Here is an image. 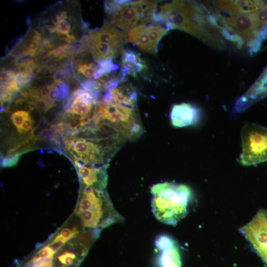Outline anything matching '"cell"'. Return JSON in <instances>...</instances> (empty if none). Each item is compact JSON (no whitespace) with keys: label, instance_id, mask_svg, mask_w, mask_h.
I'll return each instance as SVG.
<instances>
[{"label":"cell","instance_id":"cell-1","mask_svg":"<svg viewBox=\"0 0 267 267\" xmlns=\"http://www.w3.org/2000/svg\"><path fill=\"white\" fill-rule=\"evenodd\" d=\"M158 12L170 29L182 30L215 47L224 46L216 21L197 2L173 0L161 5Z\"/></svg>","mask_w":267,"mask_h":267},{"label":"cell","instance_id":"cell-2","mask_svg":"<svg viewBox=\"0 0 267 267\" xmlns=\"http://www.w3.org/2000/svg\"><path fill=\"white\" fill-rule=\"evenodd\" d=\"M153 215L159 221L176 225L187 213L192 192L188 186L173 182L154 184L151 188Z\"/></svg>","mask_w":267,"mask_h":267},{"label":"cell","instance_id":"cell-3","mask_svg":"<svg viewBox=\"0 0 267 267\" xmlns=\"http://www.w3.org/2000/svg\"><path fill=\"white\" fill-rule=\"evenodd\" d=\"M97 104L98 122L105 120L111 123L123 132L128 139H135L143 132L136 109L117 103L113 100L102 99Z\"/></svg>","mask_w":267,"mask_h":267},{"label":"cell","instance_id":"cell-4","mask_svg":"<svg viewBox=\"0 0 267 267\" xmlns=\"http://www.w3.org/2000/svg\"><path fill=\"white\" fill-rule=\"evenodd\" d=\"M157 2L147 0H125L117 12L111 15L108 22L127 33L133 27L154 22Z\"/></svg>","mask_w":267,"mask_h":267},{"label":"cell","instance_id":"cell-5","mask_svg":"<svg viewBox=\"0 0 267 267\" xmlns=\"http://www.w3.org/2000/svg\"><path fill=\"white\" fill-rule=\"evenodd\" d=\"M241 138V164L250 166L267 161V128L246 123L242 128Z\"/></svg>","mask_w":267,"mask_h":267},{"label":"cell","instance_id":"cell-6","mask_svg":"<svg viewBox=\"0 0 267 267\" xmlns=\"http://www.w3.org/2000/svg\"><path fill=\"white\" fill-rule=\"evenodd\" d=\"M219 21L225 27V30L232 33L233 41L256 43L262 33L257 25L254 13L229 15L219 17Z\"/></svg>","mask_w":267,"mask_h":267},{"label":"cell","instance_id":"cell-7","mask_svg":"<svg viewBox=\"0 0 267 267\" xmlns=\"http://www.w3.org/2000/svg\"><path fill=\"white\" fill-rule=\"evenodd\" d=\"M239 230L267 267V210H259L252 220Z\"/></svg>","mask_w":267,"mask_h":267},{"label":"cell","instance_id":"cell-8","mask_svg":"<svg viewBox=\"0 0 267 267\" xmlns=\"http://www.w3.org/2000/svg\"><path fill=\"white\" fill-rule=\"evenodd\" d=\"M92 42L108 44L122 51L123 45L128 41V33L116 27L107 21L98 30L92 31L89 34Z\"/></svg>","mask_w":267,"mask_h":267},{"label":"cell","instance_id":"cell-9","mask_svg":"<svg viewBox=\"0 0 267 267\" xmlns=\"http://www.w3.org/2000/svg\"><path fill=\"white\" fill-rule=\"evenodd\" d=\"M170 117L174 127L182 128L197 124L201 117V112L193 105L182 103L173 106Z\"/></svg>","mask_w":267,"mask_h":267},{"label":"cell","instance_id":"cell-10","mask_svg":"<svg viewBox=\"0 0 267 267\" xmlns=\"http://www.w3.org/2000/svg\"><path fill=\"white\" fill-rule=\"evenodd\" d=\"M216 11L227 12L229 15L248 14L254 12L265 4L262 0H218L213 2Z\"/></svg>","mask_w":267,"mask_h":267},{"label":"cell","instance_id":"cell-11","mask_svg":"<svg viewBox=\"0 0 267 267\" xmlns=\"http://www.w3.org/2000/svg\"><path fill=\"white\" fill-rule=\"evenodd\" d=\"M146 68L145 61L140 58L139 54L132 50L123 51L120 71L123 81L125 80L126 76L136 77L137 73L141 72Z\"/></svg>","mask_w":267,"mask_h":267},{"label":"cell","instance_id":"cell-12","mask_svg":"<svg viewBox=\"0 0 267 267\" xmlns=\"http://www.w3.org/2000/svg\"><path fill=\"white\" fill-rule=\"evenodd\" d=\"M128 41L144 52L152 54L157 52V49L150 41L146 24H139L132 28L128 32Z\"/></svg>","mask_w":267,"mask_h":267},{"label":"cell","instance_id":"cell-13","mask_svg":"<svg viewBox=\"0 0 267 267\" xmlns=\"http://www.w3.org/2000/svg\"><path fill=\"white\" fill-rule=\"evenodd\" d=\"M108 91L116 103L136 109L137 92L132 86L118 85Z\"/></svg>","mask_w":267,"mask_h":267},{"label":"cell","instance_id":"cell-14","mask_svg":"<svg viewBox=\"0 0 267 267\" xmlns=\"http://www.w3.org/2000/svg\"><path fill=\"white\" fill-rule=\"evenodd\" d=\"M90 52L97 62L101 60L113 59L119 53L123 52L107 43L92 42L90 40Z\"/></svg>","mask_w":267,"mask_h":267},{"label":"cell","instance_id":"cell-15","mask_svg":"<svg viewBox=\"0 0 267 267\" xmlns=\"http://www.w3.org/2000/svg\"><path fill=\"white\" fill-rule=\"evenodd\" d=\"M267 96V67L247 92L243 98L250 102Z\"/></svg>","mask_w":267,"mask_h":267},{"label":"cell","instance_id":"cell-16","mask_svg":"<svg viewBox=\"0 0 267 267\" xmlns=\"http://www.w3.org/2000/svg\"><path fill=\"white\" fill-rule=\"evenodd\" d=\"M158 258L159 267H181V261L177 244L161 251Z\"/></svg>","mask_w":267,"mask_h":267},{"label":"cell","instance_id":"cell-17","mask_svg":"<svg viewBox=\"0 0 267 267\" xmlns=\"http://www.w3.org/2000/svg\"><path fill=\"white\" fill-rule=\"evenodd\" d=\"M83 260L74 252L65 250L58 254L56 258H53L52 267H58L61 265L66 267H77Z\"/></svg>","mask_w":267,"mask_h":267},{"label":"cell","instance_id":"cell-18","mask_svg":"<svg viewBox=\"0 0 267 267\" xmlns=\"http://www.w3.org/2000/svg\"><path fill=\"white\" fill-rule=\"evenodd\" d=\"M75 67L78 72L88 78L93 77L95 72L98 69L97 64L93 62L78 63Z\"/></svg>","mask_w":267,"mask_h":267},{"label":"cell","instance_id":"cell-19","mask_svg":"<svg viewBox=\"0 0 267 267\" xmlns=\"http://www.w3.org/2000/svg\"><path fill=\"white\" fill-rule=\"evenodd\" d=\"M70 56L67 44L60 45L56 48L50 50L45 56L46 58L55 57L57 60H61Z\"/></svg>","mask_w":267,"mask_h":267},{"label":"cell","instance_id":"cell-20","mask_svg":"<svg viewBox=\"0 0 267 267\" xmlns=\"http://www.w3.org/2000/svg\"><path fill=\"white\" fill-rule=\"evenodd\" d=\"M254 13L258 27L262 31L267 26V2Z\"/></svg>","mask_w":267,"mask_h":267},{"label":"cell","instance_id":"cell-21","mask_svg":"<svg viewBox=\"0 0 267 267\" xmlns=\"http://www.w3.org/2000/svg\"><path fill=\"white\" fill-rule=\"evenodd\" d=\"M29 113L27 111L18 110L11 115L10 119L17 129L18 132L24 123V122L29 117Z\"/></svg>","mask_w":267,"mask_h":267},{"label":"cell","instance_id":"cell-22","mask_svg":"<svg viewBox=\"0 0 267 267\" xmlns=\"http://www.w3.org/2000/svg\"><path fill=\"white\" fill-rule=\"evenodd\" d=\"M54 254V253L53 251L46 245L40 249L30 260L34 264H35L41 260L52 258L53 257Z\"/></svg>","mask_w":267,"mask_h":267},{"label":"cell","instance_id":"cell-23","mask_svg":"<svg viewBox=\"0 0 267 267\" xmlns=\"http://www.w3.org/2000/svg\"><path fill=\"white\" fill-rule=\"evenodd\" d=\"M155 244L157 249L159 251H162L174 246L177 243L172 238L169 236L161 235L156 238Z\"/></svg>","mask_w":267,"mask_h":267},{"label":"cell","instance_id":"cell-24","mask_svg":"<svg viewBox=\"0 0 267 267\" xmlns=\"http://www.w3.org/2000/svg\"><path fill=\"white\" fill-rule=\"evenodd\" d=\"M79 234V231L77 228L74 226L72 229H70L67 227L61 229L60 233L57 236L62 240L64 242L71 239Z\"/></svg>","mask_w":267,"mask_h":267},{"label":"cell","instance_id":"cell-25","mask_svg":"<svg viewBox=\"0 0 267 267\" xmlns=\"http://www.w3.org/2000/svg\"><path fill=\"white\" fill-rule=\"evenodd\" d=\"M125 0H106L104 2L105 11L109 15L115 13L123 4Z\"/></svg>","mask_w":267,"mask_h":267},{"label":"cell","instance_id":"cell-26","mask_svg":"<svg viewBox=\"0 0 267 267\" xmlns=\"http://www.w3.org/2000/svg\"><path fill=\"white\" fill-rule=\"evenodd\" d=\"M22 153L1 157L0 164L2 167H11L17 165Z\"/></svg>","mask_w":267,"mask_h":267},{"label":"cell","instance_id":"cell-27","mask_svg":"<svg viewBox=\"0 0 267 267\" xmlns=\"http://www.w3.org/2000/svg\"><path fill=\"white\" fill-rule=\"evenodd\" d=\"M53 24L56 29L55 33L65 35L69 34L71 25L66 20H61L57 21H53Z\"/></svg>","mask_w":267,"mask_h":267},{"label":"cell","instance_id":"cell-28","mask_svg":"<svg viewBox=\"0 0 267 267\" xmlns=\"http://www.w3.org/2000/svg\"><path fill=\"white\" fill-rule=\"evenodd\" d=\"M17 73L12 70H3L1 71L0 76V88L4 87L10 81L15 79Z\"/></svg>","mask_w":267,"mask_h":267},{"label":"cell","instance_id":"cell-29","mask_svg":"<svg viewBox=\"0 0 267 267\" xmlns=\"http://www.w3.org/2000/svg\"><path fill=\"white\" fill-rule=\"evenodd\" d=\"M59 91V97L57 100H62L69 97L70 93V86L65 81H62L57 86Z\"/></svg>","mask_w":267,"mask_h":267},{"label":"cell","instance_id":"cell-30","mask_svg":"<svg viewBox=\"0 0 267 267\" xmlns=\"http://www.w3.org/2000/svg\"><path fill=\"white\" fill-rule=\"evenodd\" d=\"M37 139L42 141L55 140V136L53 131L51 129H44L37 136Z\"/></svg>","mask_w":267,"mask_h":267},{"label":"cell","instance_id":"cell-31","mask_svg":"<svg viewBox=\"0 0 267 267\" xmlns=\"http://www.w3.org/2000/svg\"><path fill=\"white\" fill-rule=\"evenodd\" d=\"M65 242L56 236L47 245L48 246L55 254L60 250Z\"/></svg>","mask_w":267,"mask_h":267},{"label":"cell","instance_id":"cell-32","mask_svg":"<svg viewBox=\"0 0 267 267\" xmlns=\"http://www.w3.org/2000/svg\"><path fill=\"white\" fill-rule=\"evenodd\" d=\"M33 125V120L29 116L23 123L20 130L18 131L19 134H25L30 131Z\"/></svg>","mask_w":267,"mask_h":267},{"label":"cell","instance_id":"cell-33","mask_svg":"<svg viewBox=\"0 0 267 267\" xmlns=\"http://www.w3.org/2000/svg\"><path fill=\"white\" fill-rule=\"evenodd\" d=\"M55 85H56L53 82L50 85L44 86L40 89V94L41 97L44 99L47 98L51 89Z\"/></svg>","mask_w":267,"mask_h":267},{"label":"cell","instance_id":"cell-34","mask_svg":"<svg viewBox=\"0 0 267 267\" xmlns=\"http://www.w3.org/2000/svg\"><path fill=\"white\" fill-rule=\"evenodd\" d=\"M53 257L41 260L35 263L33 267H52Z\"/></svg>","mask_w":267,"mask_h":267},{"label":"cell","instance_id":"cell-35","mask_svg":"<svg viewBox=\"0 0 267 267\" xmlns=\"http://www.w3.org/2000/svg\"><path fill=\"white\" fill-rule=\"evenodd\" d=\"M59 93L56 85H55L51 89L48 98L52 101H55L58 99Z\"/></svg>","mask_w":267,"mask_h":267},{"label":"cell","instance_id":"cell-36","mask_svg":"<svg viewBox=\"0 0 267 267\" xmlns=\"http://www.w3.org/2000/svg\"><path fill=\"white\" fill-rule=\"evenodd\" d=\"M67 18V11L64 10H62L58 12L55 15V21H57L61 20H65Z\"/></svg>","mask_w":267,"mask_h":267}]
</instances>
